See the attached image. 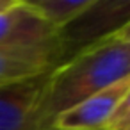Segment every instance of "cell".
<instances>
[{
    "instance_id": "11",
    "label": "cell",
    "mask_w": 130,
    "mask_h": 130,
    "mask_svg": "<svg viewBox=\"0 0 130 130\" xmlns=\"http://www.w3.org/2000/svg\"><path fill=\"white\" fill-rule=\"evenodd\" d=\"M123 43H125V45H126V46H128V48H130V38H126V39H125V41H123Z\"/></svg>"
},
{
    "instance_id": "12",
    "label": "cell",
    "mask_w": 130,
    "mask_h": 130,
    "mask_svg": "<svg viewBox=\"0 0 130 130\" xmlns=\"http://www.w3.org/2000/svg\"><path fill=\"white\" fill-rule=\"evenodd\" d=\"M125 130H130V126H126V128H125Z\"/></svg>"
},
{
    "instance_id": "9",
    "label": "cell",
    "mask_w": 130,
    "mask_h": 130,
    "mask_svg": "<svg viewBox=\"0 0 130 130\" xmlns=\"http://www.w3.org/2000/svg\"><path fill=\"white\" fill-rule=\"evenodd\" d=\"M112 36H116V38H118V39H121V41H125L126 38H130V20H128V22H126L119 30H116Z\"/></svg>"
},
{
    "instance_id": "6",
    "label": "cell",
    "mask_w": 130,
    "mask_h": 130,
    "mask_svg": "<svg viewBox=\"0 0 130 130\" xmlns=\"http://www.w3.org/2000/svg\"><path fill=\"white\" fill-rule=\"evenodd\" d=\"M59 36L29 0H14V4L0 11V46L30 45Z\"/></svg>"
},
{
    "instance_id": "1",
    "label": "cell",
    "mask_w": 130,
    "mask_h": 130,
    "mask_svg": "<svg viewBox=\"0 0 130 130\" xmlns=\"http://www.w3.org/2000/svg\"><path fill=\"white\" fill-rule=\"evenodd\" d=\"M126 77H130V48L116 36L80 46L46 75L41 102L45 123L52 128L59 114Z\"/></svg>"
},
{
    "instance_id": "10",
    "label": "cell",
    "mask_w": 130,
    "mask_h": 130,
    "mask_svg": "<svg viewBox=\"0 0 130 130\" xmlns=\"http://www.w3.org/2000/svg\"><path fill=\"white\" fill-rule=\"evenodd\" d=\"M14 4V0H0V11H4L7 7H11Z\"/></svg>"
},
{
    "instance_id": "4",
    "label": "cell",
    "mask_w": 130,
    "mask_h": 130,
    "mask_svg": "<svg viewBox=\"0 0 130 130\" xmlns=\"http://www.w3.org/2000/svg\"><path fill=\"white\" fill-rule=\"evenodd\" d=\"M130 89V77L98 91L75 107L59 114L52 128L54 130H105L123 96Z\"/></svg>"
},
{
    "instance_id": "8",
    "label": "cell",
    "mask_w": 130,
    "mask_h": 130,
    "mask_svg": "<svg viewBox=\"0 0 130 130\" xmlns=\"http://www.w3.org/2000/svg\"><path fill=\"white\" fill-rule=\"evenodd\" d=\"M126 126H130V89L123 96L121 103L118 105V109L112 114L110 121L107 123L105 130H125Z\"/></svg>"
},
{
    "instance_id": "5",
    "label": "cell",
    "mask_w": 130,
    "mask_h": 130,
    "mask_svg": "<svg viewBox=\"0 0 130 130\" xmlns=\"http://www.w3.org/2000/svg\"><path fill=\"white\" fill-rule=\"evenodd\" d=\"M130 20V0L128 2H102L94 0L71 25L59 32V36L71 45L75 41H84L82 46L98 41L105 36L114 34Z\"/></svg>"
},
{
    "instance_id": "3",
    "label": "cell",
    "mask_w": 130,
    "mask_h": 130,
    "mask_svg": "<svg viewBox=\"0 0 130 130\" xmlns=\"http://www.w3.org/2000/svg\"><path fill=\"white\" fill-rule=\"evenodd\" d=\"M46 75L0 86V130H52L41 116Z\"/></svg>"
},
{
    "instance_id": "7",
    "label": "cell",
    "mask_w": 130,
    "mask_h": 130,
    "mask_svg": "<svg viewBox=\"0 0 130 130\" xmlns=\"http://www.w3.org/2000/svg\"><path fill=\"white\" fill-rule=\"evenodd\" d=\"M93 2L94 0H34L30 4L54 30L61 32L89 9Z\"/></svg>"
},
{
    "instance_id": "2",
    "label": "cell",
    "mask_w": 130,
    "mask_h": 130,
    "mask_svg": "<svg viewBox=\"0 0 130 130\" xmlns=\"http://www.w3.org/2000/svg\"><path fill=\"white\" fill-rule=\"evenodd\" d=\"M70 55L71 50L61 36L30 45L0 46V86L52 73Z\"/></svg>"
}]
</instances>
